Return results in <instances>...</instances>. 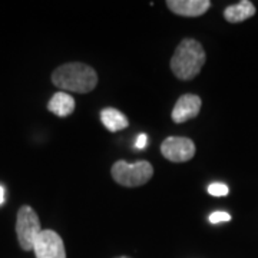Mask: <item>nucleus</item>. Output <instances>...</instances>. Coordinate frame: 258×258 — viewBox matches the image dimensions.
Returning a JSON list of instances; mask_svg holds the SVG:
<instances>
[{"mask_svg": "<svg viewBox=\"0 0 258 258\" xmlns=\"http://www.w3.org/2000/svg\"><path fill=\"white\" fill-rule=\"evenodd\" d=\"M201 105H203V101L198 95H192V93L182 95L174 106L172 120L176 123H182L186 120L194 119L195 116H198V113L201 111Z\"/></svg>", "mask_w": 258, "mask_h": 258, "instance_id": "obj_7", "label": "nucleus"}, {"mask_svg": "<svg viewBox=\"0 0 258 258\" xmlns=\"http://www.w3.org/2000/svg\"><path fill=\"white\" fill-rule=\"evenodd\" d=\"M42 232L39 217L35 210L29 205L20 207L16 220V234H18L19 245L25 251L33 249L35 241Z\"/></svg>", "mask_w": 258, "mask_h": 258, "instance_id": "obj_4", "label": "nucleus"}, {"mask_svg": "<svg viewBox=\"0 0 258 258\" xmlns=\"http://www.w3.org/2000/svg\"><path fill=\"white\" fill-rule=\"evenodd\" d=\"M5 203V188L0 185V205Z\"/></svg>", "mask_w": 258, "mask_h": 258, "instance_id": "obj_15", "label": "nucleus"}, {"mask_svg": "<svg viewBox=\"0 0 258 258\" xmlns=\"http://www.w3.org/2000/svg\"><path fill=\"white\" fill-rule=\"evenodd\" d=\"M33 251L36 258H66L63 240L52 230H42L35 241Z\"/></svg>", "mask_w": 258, "mask_h": 258, "instance_id": "obj_5", "label": "nucleus"}, {"mask_svg": "<svg viewBox=\"0 0 258 258\" xmlns=\"http://www.w3.org/2000/svg\"><path fill=\"white\" fill-rule=\"evenodd\" d=\"M166 6L178 16L198 18L203 16L211 8V2L210 0H168Z\"/></svg>", "mask_w": 258, "mask_h": 258, "instance_id": "obj_8", "label": "nucleus"}, {"mask_svg": "<svg viewBox=\"0 0 258 258\" xmlns=\"http://www.w3.org/2000/svg\"><path fill=\"white\" fill-rule=\"evenodd\" d=\"M255 15V6L249 0H242L240 3L231 5L224 10V18L230 23H240Z\"/></svg>", "mask_w": 258, "mask_h": 258, "instance_id": "obj_10", "label": "nucleus"}, {"mask_svg": "<svg viewBox=\"0 0 258 258\" xmlns=\"http://www.w3.org/2000/svg\"><path fill=\"white\" fill-rule=\"evenodd\" d=\"M76 106L75 99L66 92H56L47 103V109L59 118H66L72 115Z\"/></svg>", "mask_w": 258, "mask_h": 258, "instance_id": "obj_9", "label": "nucleus"}, {"mask_svg": "<svg viewBox=\"0 0 258 258\" xmlns=\"http://www.w3.org/2000/svg\"><path fill=\"white\" fill-rule=\"evenodd\" d=\"M207 60L203 45L191 37L182 39L171 59V71L181 81H191L201 72Z\"/></svg>", "mask_w": 258, "mask_h": 258, "instance_id": "obj_2", "label": "nucleus"}, {"mask_svg": "<svg viewBox=\"0 0 258 258\" xmlns=\"http://www.w3.org/2000/svg\"><path fill=\"white\" fill-rule=\"evenodd\" d=\"M101 120L103 126L111 131V132H118L122 129L128 128V118L115 108H106L101 112Z\"/></svg>", "mask_w": 258, "mask_h": 258, "instance_id": "obj_11", "label": "nucleus"}, {"mask_svg": "<svg viewBox=\"0 0 258 258\" xmlns=\"http://www.w3.org/2000/svg\"><path fill=\"white\" fill-rule=\"evenodd\" d=\"M208 192L214 195V197H225L227 194L230 192L228 186L221 182H214L208 186Z\"/></svg>", "mask_w": 258, "mask_h": 258, "instance_id": "obj_12", "label": "nucleus"}, {"mask_svg": "<svg viewBox=\"0 0 258 258\" xmlns=\"http://www.w3.org/2000/svg\"><path fill=\"white\" fill-rule=\"evenodd\" d=\"M161 152L171 162H186L195 155V144L185 137H169L162 142Z\"/></svg>", "mask_w": 258, "mask_h": 258, "instance_id": "obj_6", "label": "nucleus"}, {"mask_svg": "<svg viewBox=\"0 0 258 258\" xmlns=\"http://www.w3.org/2000/svg\"><path fill=\"white\" fill-rule=\"evenodd\" d=\"M147 142H148V137L145 134H141L138 138H137V144H135V147L138 148V149H144V148L147 147Z\"/></svg>", "mask_w": 258, "mask_h": 258, "instance_id": "obj_14", "label": "nucleus"}, {"mask_svg": "<svg viewBox=\"0 0 258 258\" xmlns=\"http://www.w3.org/2000/svg\"><path fill=\"white\" fill-rule=\"evenodd\" d=\"M52 82L62 91L89 93L98 85V74L89 64L72 62L56 68L52 74Z\"/></svg>", "mask_w": 258, "mask_h": 258, "instance_id": "obj_1", "label": "nucleus"}, {"mask_svg": "<svg viewBox=\"0 0 258 258\" xmlns=\"http://www.w3.org/2000/svg\"><path fill=\"white\" fill-rule=\"evenodd\" d=\"M111 174L115 182L122 186L135 188L147 184L154 175V168L148 161H137L135 164L118 161L112 166Z\"/></svg>", "mask_w": 258, "mask_h": 258, "instance_id": "obj_3", "label": "nucleus"}, {"mask_svg": "<svg viewBox=\"0 0 258 258\" xmlns=\"http://www.w3.org/2000/svg\"><path fill=\"white\" fill-rule=\"evenodd\" d=\"M116 258H131V257H125V255H123V257H116Z\"/></svg>", "mask_w": 258, "mask_h": 258, "instance_id": "obj_16", "label": "nucleus"}, {"mask_svg": "<svg viewBox=\"0 0 258 258\" xmlns=\"http://www.w3.org/2000/svg\"><path fill=\"white\" fill-rule=\"evenodd\" d=\"M210 222L211 224H218V222H225V221H230L231 220V215L228 212L225 211H215L212 212L211 215H210Z\"/></svg>", "mask_w": 258, "mask_h": 258, "instance_id": "obj_13", "label": "nucleus"}]
</instances>
